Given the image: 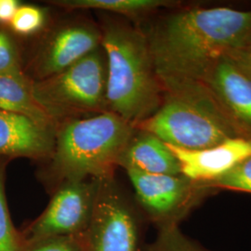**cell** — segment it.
Listing matches in <instances>:
<instances>
[{
  "label": "cell",
  "instance_id": "ba28073f",
  "mask_svg": "<svg viewBox=\"0 0 251 251\" xmlns=\"http://www.w3.org/2000/svg\"><path fill=\"white\" fill-rule=\"evenodd\" d=\"M139 202L158 226L179 225L204 194L211 191L183 175L126 171Z\"/></svg>",
  "mask_w": 251,
  "mask_h": 251
},
{
  "label": "cell",
  "instance_id": "7402d4cb",
  "mask_svg": "<svg viewBox=\"0 0 251 251\" xmlns=\"http://www.w3.org/2000/svg\"><path fill=\"white\" fill-rule=\"evenodd\" d=\"M229 56L244 72L251 77V32L242 45Z\"/></svg>",
  "mask_w": 251,
  "mask_h": 251
},
{
  "label": "cell",
  "instance_id": "d6986e66",
  "mask_svg": "<svg viewBox=\"0 0 251 251\" xmlns=\"http://www.w3.org/2000/svg\"><path fill=\"white\" fill-rule=\"evenodd\" d=\"M45 12L34 5H20L9 26L19 36H32L45 25Z\"/></svg>",
  "mask_w": 251,
  "mask_h": 251
},
{
  "label": "cell",
  "instance_id": "603a6c76",
  "mask_svg": "<svg viewBox=\"0 0 251 251\" xmlns=\"http://www.w3.org/2000/svg\"><path fill=\"white\" fill-rule=\"evenodd\" d=\"M20 5L17 0H0V25H9Z\"/></svg>",
  "mask_w": 251,
  "mask_h": 251
},
{
  "label": "cell",
  "instance_id": "2e32d148",
  "mask_svg": "<svg viewBox=\"0 0 251 251\" xmlns=\"http://www.w3.org/2000/svg\"><path fill=\"white\" fill-rule=\"evenodd\" d=\"M143 251H210L199 243L181 233L178 225L159 226L153 242L147 245Z\"/></svg>",
  "mask_w": 251,
  "mask_h": 251
},
{
  "label": "cell",
  "instance_id": "7c38bea8",
  "mask_svg": "<svg viewBox=\"0 0 251 251\" xmlns=\"http://www.w3.org/2000/svg\"><path fill=\"white\" fill-rule=\"evenodd\" d=\"M55 131L25 116L0 110V158H50Z\"/></svg>",
  "mask_w": 251,
  "mask_h": 251
},
{
  "label": "cell",
  "instance_id": "ac0fdd59",
  "mask_svg": "<svg viewBox=\"0 0 251 251\" xmlns=\"http://www.w3.org/2000/svg\"><path fill=\"white\" fill-rule=\"evenodd\" d=\"M200 184L208 190H227L251 195V156L219 179Z\"/></svg>",
  "mask_w": 251,
  "mask_h": 251
},
{
  "label": "cell",
  "instance_id": "9a60e30c",
  "mask_svg": "<svg viewBox=\"0 0 251 251\" xmlns=\"http://www.w3.org/2000/svg\"><path fill=\"white\" fill-rule=\"evenodd\" d=\"M50 3L69 10L96 9L130 17L140 16L171 5L169 1L164 0H56L50 1Z\"/></svg>",
  "mask_w": 251,
  "mask_h": 251
},
{
  "label": "cell",
  "instance_id": "44dd1931",
  "mask_svg": "<svg viewBox=\"0 0 251 251\" xmlns=\"http://www.w3.org/2000/svg\"><path fill=\"white\" fill-rule=\"evenodd\" d=\"M26 251H79V234L50 238L34 245Z\"/></svg>",
  "mask_w": 251,
  "mask_h": 251
},
{
  "label": "cell",
  "instance_id": "277c9868",
  "mask_svg": "<svg viewBox=\"0 0 251 251\" xmlns=\"http://www.w3.org/2000/svg\"><path fill=\"white\" fill-rule=\"evenodd\" d=\"M134 127L154 135L165 144L190 150L241 137L203 84L164 95L158 110Z\"/></svg>",
  "mask_w": 251,
  "mask_h": 251
},
{
  "label": "cell",
  "instance_id": "4fadbf2b",
  "mask_svg": "<svg viewBox=\"0 0 251 251\" xmlns=\"http://www.w3.org/2000/svg\"><path fill=\"white\" fill-rule=\"evenodd\" d=\"M118 166L126 171L148 174L180 175L179 162L168 145L154 135L141 131L132 136L122 153Z\"/></svg>",
  "mask_w": 251,
  "mask_h": 251
},
{
  "label": "cell",
  "instance_id": "5b68a950",
  "mask_svg": "<svg viewBox=\"0 0 251 251\" xmlns=\"http://www.w3.org/2000/svg\"><path fill=\"white\" fill-rule=\"evenodd\" d=\"M31 90L58 126L67 119L108 112L106 60L101 46L63 72L31 79Z\"/></svg>",
  "mask_w": 251,
  "mask_h": 251
},
{
  "label": "cell",
  "instance_id": "30bf717a",
  "mask_svg": "<svg viewBox=\"0 0 251 251\" xmlns=\"http://www.w3.org/2000/svg\"><path fill=\"white\" fill-rule=\"evenodd\" d=\"M237 133L251 141V77L230 56L219 60L202 81Z\"/></svg>",
  "mask_w": 251,
  "mask_h": 251
},
{
  "label": "cell",
  "instance_id": "52a82bcc",
  "mask_svg": "<svg viewBox=\"0 0 251 251\" xmlns=\"http://www.w3.org/2000/svg\"><path fill=\"white\" fill-rule=\"evenodd\" d=\"M97 185L98 179L63 182L43 213L22 235L25 251L50 238L80 234L89 225Z\"/></svg>",
  "mask_w": 251,
  "mask_h": 251
},
{
  "label": "cell",
  "instance_id": "3957f363",
  "mask_svg": "<svg viewBox=\"0 0 251 251\" xmlns=\"http://www.w3.org/2000/svg\"><path fill=\"white\" fill-rule=\"evenodd\" d=\"M134 126L111 112L64 120L55 131L54 177L66 181L113 177Z\"/></svg>",
  "mask_w": 251,
  "mask_h": 251
},
{
  "label": "cell",
  "instance_id": "5bb4252c",
  "mask_svg": "<svg viewBox=\"0 0 251 251\" xmlns=\"http://www.w3.org/2000/svg\"><path fill=\"white\" fill-rule=\"evenodd\" d=\"M0 110L29 117L54 128L58 124L35 99L31 90V79L0 75Z\"/></svg>",
  "mask_w": 251,
  "mask_h": 251
},
{
  "label": "cell",
  "instance_id": "7a4b0ae2",
  "mask_svg": "<svg viewBox=\"0 0 251 251\" xmlns=\"http://www.w3.org/2000/svg\"><path fill=\"white\" fill-rule=\"evenodd\" d=\"M106 60L108 112L137 125L151 117L164 100L147 36L122 22H108L100 29Z\"/></svg>",
  "mask_w": 251,
  "mask_h": 251
},
{
  "label": "cell",
  "instance_id": "6da1fadb",
  "mask_svg": "<svg viewBox=\"0 0 251 251\" xmlns=\"http://www.w3.org/2000/svg\"><path fill=\"white\" fill-rule=\"evenodd\" d=\"M251 32V10L183 9L162 20L147 36L164 95L202 84L208 70Z\"/></svg>",
  "mask_w": 251,
  "mask_h": 251
},
{
  "label": "cell",
  "instance_id": "9c48e42d",
  "mask_svg": "<svg viewBox=\"0 0 251 251\" xmlns=\"http://www.w3.org/2000/svg\"><path fill=\"white\" fill-rule=\"evenodd\" d=\"M100 30L89 22L73 21L56 27L36 50L31 63L32 80L63 72L100 48Z\"/></svg>",
  "mask_w": 251,
  "mask_h": 251
},
{
  "label": "cell",
  "instance_id": "ffe728a7",
  "mask_svg": "<svg viewBox=\"0 0 251 251\" xmlns=\"http://www.w3.org/2000/svg\"><path fill=\"white\" fill-rule=\"evenodd\" d=\"M0 75L26 76L22 68L17 46L4 30H0Z\"/></svg>",
  "mask_w": 251,
  "mask_h": 251
},
{
  "label": "cell",
  "instance_id": "8992f818",
  "mask_svg": "<svg viewBox=\"0 0 251 251\" xmlns=\"http://www.w3.org/2000/svg\"><path fill=\"white\" fill-rule=\"evenodd\" d=\"M139 227L113 177L98 179L89 225L79 251H139Z\"/></svg>",
  "mask_w": 251,
  "mask_h": 251
},
{
  "label": "cell",
  "instance_id": "8fae6325",
  "mask_svg": "<svg viewBox=\"0 0 251 251\" xmlns=\"http://www.w3.org/2000/svg\"><path fill=\"white\" fill-rule=\"evenodd\" d=\"M166 144L179 162L181 175L198 183L219 179L251 156V141L242 137L198 150Z\"/></svg>",
  "mask_w": 251,
  "mask_h": 251
},
{
  "label": "cell",
  "instance_id": "e0dca14e",
  "mask_svg": "<svg viewBox=\"0 0 251 251\" xmlns=\"http://www.w3.org/2000/svg\"><path fill=\"white\" fill-rule=\"evenodd\" d=\"M5 164L0 158V251H26L23 236L12 224L4 185Z\"/></svg>",
  "mask_w": 251,
  "mask_h": 251
}]
</instances>
